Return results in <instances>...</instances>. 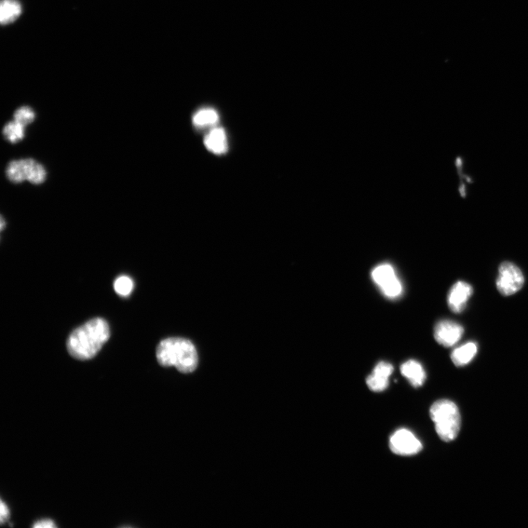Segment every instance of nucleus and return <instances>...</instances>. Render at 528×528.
<instances>
[{
  "instance_id": "f257e3e1",
  "label": "nucleus",
  "mask_w": 528,
  "mask_h": 528,
  "mask_svg": "<svg viewBox=\"0 0 528 528\" xmlns=\"http://www.w3.org/2000/svg\"><path fill=\"white\" fill-rule=\"evenodd\" d=\"M111 337L109 324L102 318L91 319L74 330L67 340L72 357L88 360L96 356Z\"/></svg>"
},
{
  "instance_id": "f03ea898",
  "label": "nucleus",
  "mask_w": 528,
  "mask_h": 528,
  "mask_svg": "<svg viewBox=\"0 0 528 528\" xmlns=\"http://www.w3.org/2000/svg\"><path fill=\"white\" fill-rule=\"evenodd\" d=\"M157 358L162 367H174L183 374L193 372L198 364L195 345L182 337H169L161 341L157 349Z\"/></svg>"
},
{
  "instance_id": "7ed1b4c3",
  "label": "nucleus",
  "mask_w": 528,
  "mask_h": 528,
  "mask_svg": "<svg viewBox=\"0 0 528 528\" xmlns=\"http://www.w3.org/2000/svg\"><path fill=\"white\" fill-rule=\"evenodd\" d=\"M430 417L442 440L451 442L457 438L461 429V415L453 401L443 399L433 403Z\"/></svg>"
},
{
  "instance_id": "20e7f679",
  "label": "nucleus",
  "mask_w": 528,
  "mask_h": 528,
  "mask_svg": "<svg viewBox=\"0 0 528 528\" xmlns=\"http://www.w3.org/2000/svg\"><path fill=\"white\" fill-rule=\"evenodd\" d=\"M371 278L389 299H397L402 294V283L392 265L384 264L376 266L372 271Z\"/></svg>"
},
{
  "instance_id": "39448f33",
  "label": "nucleus",
  "mask_w": 528,
  "mask_h": 528,
  "mask_svg": "<svg viewBox=\"0 0 528 528\" xmlns=\"http://www.w3.org/2000/svg\"><path fill=\"white\" fill-rule=\"evenodd\" d=\"M524 283V275L517 265L509 262L500 264L496 287L501 294L509 296L516 294L522 289Z\"/></svg>"
},
{
  "instance_id": "423d86ee",
  "label": "nucleus",
  "mask_w": 528,
  "mask_h": 528,
  "mask_svg": "<svg viewBox=\"0 0 528 528\" xmlns=\"http://www.w3.org/2000/svg\"><path fill=\"white\" fill-rule=\"evenodd\" d=\"M390 449L399 456H413L423 449V445L408 429L397 431L390 439Z\"/></svg>"
},
{
  "instance_id": "0eeeda50",
  "label": "nucleus",
  "mask_w": 528,
  "mask_h": 528,
  "mask_svg": "<svg viewBox=\"0 0 528 528\" xmlns=\"http://www.w3.org/2000/svg\"><path fill=\"white\" fill-rule=\"evenodd\" d=\"M464 332L461 324L450 320H442L436 324L435 338L439 344L445 347H452L461 339Z\"/></svg>"
},
{
  "instance_id": "6e6552de",
  "label": "nucleus",
  "mask_w": 528,
  "mask_h": 528,
  "mask_svg": "<svg viewBox=\"0 0 528 528\" xmlns=\"http://www.w3.org/2000/svg\"><path fill=\"white\" fill-rule=\"evenodd\" d=\"M473 294L469 283L458 281L451 287L448 295V305L452 312L462 313Z\"/></svg>"
},
{
  "instance_id": "1a4fd4ad",
  "label": "nucleus",
  "mask_w": 528,
  "mask_h": 528,
  "mask_svg": "<svg viewBox=\"0 0 528 528\" xmlns=\"http://www.w3.org/2000/svg\"><path fill=\"white\" fill-rule=\"evenodd\" d=\"M394 372L392 365L387 362H378L373 373L368 376L367 384L373 392H383L389 385V378Z\"/></svg>"
},
{
  "instance_id": "9d476101",
  "label": "nucleus",
  "mask_w": 528,
  "mask_h": 528,
  "mask_svg": "<svg viewBox=\"0 0 528 528\" xmlns=\"http://www.w3.org/2000/svg\"><path fill=\"white\" fill-rule=\"evenodd\" d=\"M401 374L415 387H422L426 378V374L421 363L415 360L404 362L401 367Z\"/></svg>"
},
{
  "instance_id": "9b49d317",
  "label": "nucleus",
  "mask_w": 528,
  "mask_h": 528,
  "mask_svg": "<svg viewBox=\"0 0 528 528\" xmlns=\"http://www.w3.org/2000/svg\"><path fill=\"white\" fill-rule=\"evenodd\" d=\"M477 352V344L468 342L452 351L451 360L457 367H465L476 357Z\"/></svg>"
},
{
  "instance_id": "f8f14e48",
  "label": "nucleus",
  "mask_w": 528,
  "mask_h": 528,
  "mask_svg": "<svg viewBox=\"0 0 528 528\" xmlns=\"http://www.w3.org/2000/svg\"><path fill=\"white\" fill-rule=\"evenodd\" d=\"M205 143L209 150L214 154H222L227 151L226 134L223 129L216 128L211 130L207 135Z\"/></svg>"
},
{
  "instance_id": "ddd939ff",
  "label": "nucleus",
  "mask_w": 528,
  "mask_h": 528,
  "mask_svg": "<svg viewBox=\"0 0 528 528\" xmlns=\"http://www.w3.org/2000/svg\"><path fill=\"white\" fill-rule=\"evenodd\" d=\"M25 168L26 180L38 185L45 182L47 172L45 167L33 159H23Z\"/></svg>"
},
{
  "instance_id": "4468645a",
  "label": "nucleus",
  "mask_w": 528,
  "mask_h": 528,
  "mask_svg": "<svg viewBox=\"0 0 528 528\" xmlns=\"http://www.w3.org/2000/svg\"><path fill=\"white\" fill-rule=\"evenodd\" d=\"M22 12V6L17 0H2L0 4V22L6 25L15 22Z\"/></svg>"
},
{
  "instance_id": "2eb2a0df",
  "label": "nucleus",
  "mask_w": 528,
  "mask_h": 528,
  "mask_svg": "<svg viewBox=\"0 0 528 528\" xmlns=\"http://www.w3.org/2000/svg\"><path fill=\"white\" fill-rule=\"evenodd\" d=\"M6 176L10 182L15 184L26 181L23 159L11 161L6 168Z\"/></svg>"
},
{
  "instance_id": "dca6fc26",
  "label": "nucleus",
  "mask_w": 528,
  "mask_h": 528,
  "mask_svg": "<svg viewBox=\"0 0 528 528\" xmlns=\"http://www.w3.org/2000/svg\"><path fill=\"white\" fill-rule=\"evenodd\" d=\"M25 127L16 120L9 122L3 128V134L6 139L11 143H17L24 139Z\"/></svg>"
},
{
  "instance_id": "f3484780",
  "label": "nucleus",
  "mask_w": 528,
  "mask_h": 528,
  "mask_svg": "<svg viewBox=\"0 0 528 528\" xmlns=\"http://www.w3.org/2000/svg\"><path fill=\"white\" fill-rule=\"evenodd\" d=\"M219 120L218 113L211 108L202 109L198 111L193 117L195 125L198 127H206L213 125Z\"/></svg>"
},
{
  "instance_id": "a211bd4d",
  "label": "nucleus",
  "mask_w": 528,
  "mask_h": 528,
  "mask_svg": "<svg viewBox=\"0 0 528 528\" xmlns=\"http://www.w3.org/2000/svg\"><path fill=\"white\" fill-rule=\"evenodd\" d=\"M114 289L119 296L127 297L131 294L134 289V282L130 277L120 276L115 280Z\"/></svg>"
},
{
  "instance_id": "6ab92c4d",
  "label": "nucleus",
  "mask_w": 528,
  "mask_h": 528,
  "mask_svg": "<svg viewBox=\"0 0 528 528\" xmlns=\"http://www.w3.org/2000/svg\"><path fill=\"white\" fill-rule=\"evenodd\" d=\"M13 118L20 125L26 127L35 120V113L31 107L23 106L15 113Z\"/></svg>"
},
{
  "instance_id": "aec40b11",
  "label": "nucleus",
  "mask_w": 528,
  "mask_h": 528,
  "mask_svg": "<svg viewBox=\"0 0 528 528\" xmlns=\"http://www.w3.org/2000/svg\"><path fill=\"white\" fill-rule=\"evenodd\" d=\"M10 517V511L8 506L1 500V505H0V521L1 524H4L7 522Z\"/></svg>"
},
{
  "instance_id": "412c9836",
  "label": "nucleus",
  "mask_w": 528,
  "mask_h": 528,
  "mask_svg": "<svg viewBox=\"0 0 528 528\" xmlns=\"http://www.w3.org/2000/svg\"><path fill=\"white\" fill-rule=\"evenodd\" d=\"M33 527L35 528H55L57 526L52 520H42L37 521Z\"/></svg>"
},
{
  "instance_id": "4be33fe9",
  "label": "nucleus",
  "mask_w": 528,
  "mask_h": 528,
  "mask_svg": "<svg viewBox=\"0 0 528 528\" xmlns=\"http://www.w3.org/2000/svg\"><path fill=\"white\" fill-rule=\"evenodd\" d=\"M457 166L458 167L459 174L461 175V159L459 158L457 159Z\"/></svg>"
},
{
  "instance_id": "5701e85b",
  "label": "nucleus",
  "mask_w": 528,
  "mask_h": 528,
  "mask_svg": "<svg viewBox=\"0 0 528 528\" xmlns=\"http://www.w3.org/2000/svg\"><path fill=\"white\" fill-rule=\"evenodd\" d=\"M461 193H462L463 197L465 198V185L463 184V183H462V185H461Z\"/></svg>"
},
{
  "instance_id": "b1692460",
  "label": "nucleus",
  "mask_w": 528,
  "mask_h": 528,
  "mask_svg": "<svg viewBox=\"0 0 528 528\" xmlns=\"http://www.w3.org/2000/svg\"><path fill=\"white\" fill-rule=\"evenodd\" d=\"M5 225H6L5 224V221H4V219H3V216H2V218H1V229L2 230H3Z\"/></svg>"
}]
</instances>
